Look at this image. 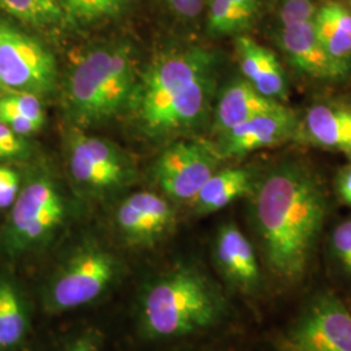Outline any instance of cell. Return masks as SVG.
Masks as SVG:
<instances>
[{"mask_svg":"<svg viewBox=\"0 0 351 351\" xmlns=\"http://www.w3.org/2000/svg\"><path fill=\"white\" fill-rule=\"evenodd\" d=\"M69 169L75 184L90 191L121 188L134 176L133 163L114 143L75 134L69 147Z\"/></svg>","mask_w":351,"mask_h":351,"instance_id":"obj_9","label":"cell"},{"mask_svg":"<svg viewBox=\"0 0 351 351\" xmlns=\"http://www.w3.org/2000/svg\"><path fill=\"white\" fill-rule=\"evenodd\" d=\"M64 216L63 197L52 178L42 171H32L0 232L1 254L17 261L37 250L63 223Z\"/></svg>","mask_w":351,"mask_h":351,"instance_id":"obj_5","label":"cell"},{"mask_svg":"<svg viewBox=\"0 0 351 351\" xmlns=\"http://www.w3.org/2000/svg\"><path fill=\"white\" fill-rule=\"evenodd\" d=\"M116 220L126 239L134 243H151L171 228L173 211L162 197L141 191L121 203Z\"/></svg>","mask_w":351,"mask_h":351,"instance_id":"obj_14","label":"cell"},{"mask_svg":"<svg viewBox=\"0 0 351 351\" xmlns=\"http://www.w3.org/2000/svg\"><path fill=\"white\" fill-rule=\"evenodd\" d=\"M66 17L93 23L121 12L132 0H58Z\"/></svg>","mask_w":351,"mask_h":351,"instance_id":"obj_24","label":"cell"},{"mask_svg":"<svg viewBox=\"0 0 351 351\" xmlns=\"http://www.w3.org/2000/svg\"><path fill=\"white\" fill-rule=\"evenodd\" d=\"M3 91H5V88H4V86H3V84L0 82V94H1Z\"/></svg>","mask_w":351,"mask_h":351,"instance_id":"obj_31","label":"cell"},{"mask_svg":"<svg viewBox=\"0 0 351 351\" xmlns=\"http://www.w3.org/2000/svg\"><path fill=\"white\" fill-rule=\"evenodd\" d=\"M0 11L36 29H56L68 21L58 0H0Z\"/></svg>","mask_w":351,"mask_h":351,"instance_id":"obj_22","label":"cell"},{"mask_svg":"<svg viewBox=\"0 0 351 351\" xmlns=\"http://www.w3.org/2000/svg\"><path fill=\"white\" fill-rule=\"evenodd\" d=\"M317 8L313 0H284L280 19L282 27L314 21Z\"/></svg>","mask_w":351,"mask_h":351,"instance_id":"obj_26","label":"cell"},{"mask_svg":"<svg viewBox=\"0 0 351 351\" xmlns=\"http://www.w3.org/2000/svg\"><path fill=\"white\" fill-rule=\"evenodd\" d=\"M33 151L25 137L16 134L0 121V160L24 162L32 156Z\"/></svg>","mask_w":351,"mask_h":351,"instance_id":"obj_25","label":"cell"},{"mask_svg":"<svg viewBox=\"0 0 351 351\" xmlns=\"http://www.w3.org/2000/svg\"><path fill=\"white\" fill-rule=\"evenodd\" d=\"M326 259L335 277L351 284V217L342 220L329 234Z\"/></svg>","mask_w":351,"mask_h":351,"instance_id":"obj_23","label":"cell"},{"mask_svg":"<svg viewBox=\"0 0 351 351\" xmlns=\"http://www.w3.org/2000/svg\"><path fill=\"white\" fill-rule=\"evenodd\" d=\"M349 154H350V158H351V150L349 151Z\"/></svg>","mask_w":351,"mask_h":351,"instance_id":"obj_32","label":"cell"},{"mask_svg":"<svg viewBox=\"0 0 351 351\" xmlns=\"http://www.w3.org/2000/svg\"><path fill=\"white\" fill-rule=\"evenodd\" d=\"M278 40L287 60L301 75L335 82L345 78L350 71L351 66L328 53L316 36L314 21L282 27Z\"/></svg>","mask_w":351,"mask_h":351,"instance_id":"obj_11","label":"cell"},{"mask_svg":"<svg viewBox=\"0 0 351 351\" xmlns=\"http://www.w3.org/2000/svg\"><path fill=\"white\" fill-rule=\"evenodd\" d=\"M216 59L198 47L160 55L138 75L128 110L150 137L198 125L210 110Z\"/></svg>","mask_w":351,"mask_h":351,"instance_id":"obj_2","label":"cell"},{"mask_svg":"<svg viewBox=\"0 0 351 351\" xmlns=\"http://www.w3.org/2000/svg\"><path fill=\"white\" fill-rule=\"evenodd\" d=\"M168 7L184 19H194L202 12L203 0H164Z\"/></svg>","mask_w":351,"mask_h":351,"instance_id":"obj_28","label":"cell"},{"mask_svg":"<svg viewBox=\"0 0 351 351\" xmlns=\"http://www.w3.org/2000/svg\"><path fill=\"white\" fill-rule=\"evenodd\" d=\"M304 129L308 138L322 147L351 150V110L332 104L313 106L304 116Z\"/></svg>","mask_w":351,"mask_h":351,"instance_id":"obj_19","label":"cell"},{"mask_svg":"<svg viewBox=\"0 0 351 351\" xmlns=\"http://www.w3.org/2000/svg\"><path fill=\"white\" fill-rule=\"evenodd\" d=\"M336 191L339 199L351 207V165L339 171L336 180Z\"/></svg>","mask_w":351,"mask_h":351,"instance_id":"obj_29","label":"cell"},{"mask_svg":"<svg viewBox=\"0 0 351 351\" xmlns=\"http://www.w3.org/2000/svg\"><path fill=\"white\" fill-rule=\"evenodd\" d=\"M117 264L107 251L90 247L77 252L51 278L45 302L51 311H69L95 301L112 284Z\"/></svg>","mask_w":351,"mask_h":351,"instance_id":"obj_7","label":"cell"},{"mask_svg":"<svg viewBox=\"0 0 351 351\" xmlns=\"http://www.w3.org/2000/svg\"><path fill=\"white\" fill-rule=\"evenodd\" d=\"M297 129V117L288 107L251 117L221 134L217 149L220 158L241 156L252 151L272 147L287 141Z\"/></svg>","mask_w":351,"mask_h":351,"instance_id":"obj_12","label":"cell"},{"mask_svg":"<svg viewBox=\"0 0 351 351\" xmlns=\"http://www.w3.org/2000/svg\"><path fill=\"white\" fill-rule=\"evenodd\" d=\"M0 82L5 90L39 98L56 86V63L50 51L4 19H0Z\"/></svg>","mask_w":351,"mask_h":351,"instance_id":"obj_6","label":"cell"},{"mask_svg":"<svg viewBox=\"0 0 351 351\" xmlns=\"http://www.w3.org/2000/svg\"><path fill=\"white\" fill-rule=\"evenodd\" d=\"M138 80L129 46L108 45L85 52L64 88L65 111L77 125H98L128 110Z\"/></svg>","mask_w":351,"mask_h":351,"instance_id":"obj_4","label":"cell"},{"mask_svg":"<svg viewBox=\"0 0 351 351\" xmlns=\"http://www.w3.org/2000/svg\"><path fill=\"white\" fill-rule=\"evenodd\" d=\"M259 0H210L208 29L213 36H230L250 26Z\"/></svg>","mask_w":351,"mask_h":351,"instance_id":"obj_21","label":"cell"},{"mask_svg":"<svg viewBox=\"0 0 351 351\" xmlns=\"http://www.w3.org/2000/svg\"><path fill=\"white\" fill-rule=\"evenodd\" d=\"M315 32L330 56L351 66V13L335 1H328L314 20Z\"/></svg>","mask_w":351,"mask_h":351,"instance_id":"obj_20","label":"cell"},{"mask_svg":"<svg viewBox=\"0 0 351 351\" xmlns=\"http://www.w3.org/2000/svg\"><path fill=\"white\" fill-rule=\"evenodd\" d=\"M226 310V298L210 277L194 267H178L147 289L141 320L150 337L175 339L219 324Z\"/></svg>","mask_w":351,"mask_h":351,"instance_id":"obj_3","label":"cell"},{"mask_svg":"<svg viewBox=\"0 0 351 351\" xmlns=\"http://www.w3.org/2000/svg\"><path fill=\"white\" fill-rule=\"evenodd\" d=\"M251 194L252 224L265 269L278 285L301 282L314 261L328 215L320 176L302 160H281Z\"/></svg>","mask_w":351,"mask_h":351,"instance_id":"obj_1","label":"cell"},{"mask_svg":"<svg viewBox=\"0 0 351 351\" xmlns=\"http://www.w3.org/2000/svg\"><path fill=\"white\" fill-rule=\"evenodd\" d=\"M284 106L281 101L262 95L246 80L234 81L221 93L216 111L215 126L220 134L262 113Z\"/></svg>","mask_w":351,"mask_h":351,"instance_id":"obj_16","label":"cell"},{"mask_svg":"<svg viewBox=\"0 0 351 351\" xmlns=\"http://www.w3.org/2000/svg\"><path fill=\"white\" fill-rule=\"evenodd\" d=\"M23 180L10 165L0 163V210H10L16 201Z\"/></svg>","mask_w":351,"mask_h":351,"instance_id":"obj_27","label":"cell"},{"mask_svg":"<svg viewBox=\"0 0 351 351\" xmlns=\"http://www.w3.org/2000/svg\"><path fill=\"white\" fill-rule=\"evenodd\" d=\"M220 155L198 141H181L167 147L158 158L154 175L169 197L193 201L207 180L216 172Z\"/></svg>","mask_w":351,"mask_h":351,"instance_id":"obj_10","label":"cell"},{"mask_svg":"<svg viewBox=\"0 0 351 351\" xmlns=\"http://www.w3.org/2000/svg\"><path fill=\"white\" fill-rule=\"evenodd\" d=\"M237 52L239 66L246 81L267 98L278 101L287 99L285 73L272 51L251 38L239 37Z\"/></svg>","mask_w":351,"mask_h":351,"instance_id":"obj_15","label":"cell"},{"mask_svg":"<svg viewBox=\"0 0 351 351\" xmlns=\"http://www.w3.org/2000/svg\"><path fill=\"white\" fill-rule=\"evenodd\" d=\"M30 330L25 294L14 277L0 274V351H17Z\"/></svg>","mask_w":351,"mask_h":351,"instance_id":"obj_17","label":"cell"},{"mask_svg":"<svg viewBox=\"0 0 351 351\" xmlns=\"http://www.w3.org/2000/svg\"><path fill=\"white\" fill-rule=\"evenodd\" d=\"M255 181L246 168H226L216 171L193 198L195 213L199 215L216 213L239 199L251 194Z\"/></svg>","mask_w":351,"mask_h":351,"instance_id":"obj_18","label":"cell"},{"mask_svg":"<svg viewBox=\"0 0 351 351\" xmlns=\"http://www.w3.org/2000/svg\"><path fill=\"white\" fill-rule=\"evenodd\" d=\"M65 351H98L93 339H80L73 342Z\"/></svg>","mask_w":351,"mask_h":351,"instance_id":"obj_30","label":"cell"},{"mask_svg":"<svg viewBox=\"0 0 351 351\" xmlns=\"http://www.w3.org/2000/svg\"><path fill=\"white\" fill-rule=\"evenodd\" d=\"M350 308H351V306H350Z\"/></svg>","mask_w":351,"mask_h":351,"instance_id":"obj_33","label":"cell"},{"mask_svg":"<svg viewBox=\"0 0 351 351\" xmlns=\"http://www.w3.org/2000/svg\"><path fill=\"white\" fill-rule=\"evenodd\" d=\"M216 267L226 282L245 294L262 288L263 276L258 255L249 239L234 224L221 226L213 246Z\"/></svg>","mask_w":351,"mask_h":351,"instance_id":"obj_13","label":"cell"},{"mask_svg":"<svg viewBox=\"0 0 351 351\" xmlns=\"http://www.w3.org/2000/svg\"><path fill=\"white\" fill-rule=\"evenodd\" d=\"M291 351H351V308L323 290L307 302L289 332Z\"/></svg>","mask_w":351,"mask_h":351,"instance_id":"obj_8","label":"cell"}]
</instances>
